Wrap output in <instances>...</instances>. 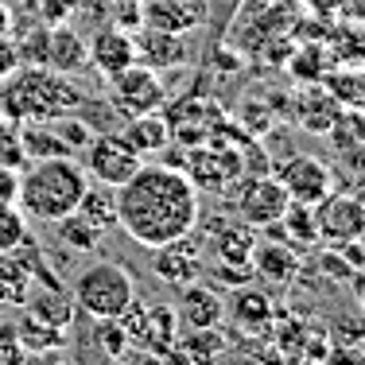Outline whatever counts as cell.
<instances>
[{
  "label": "cell",
  "instance_id": "cell-1",
  "mask_svg": "<svg viewBox=\"0 0 365 365\" xmlns=\"http://www.w3.org/2000/svg\"><path fill=\"white\" fill-rule=\"evenodd\" d=\"M202 206L187 171L168 163H140L128 182L117 187V225L140 249H160L198 230Z\"/></svg>",
  "mask_w": 365,
  "mask_h": 365
},
{
  "label": "cell",
  "instance_id": "cell-2",
  "mask_svg": "<svg viewBox=\"0 0 365 365\" xmlns=\"http://www.w3.org/2000/svg\"><path fill=\"white\" fill-rule=\"evenodd\" d=\"M86 187H90V175L86 168H78L74 155H55V160H31L20 175V210L28 214L31 222H51L78 210Z\"/></svg>",
  "mask_w": 365,
  "mask_h": 365
},
{
  "label": "cell",
  "instance_id": "cell-3",
  "mask_svg": "<svg viewBox=\"0 0 365 365\" xmlns=\"http://www.w3.org/2000/svg\"><path fill=\"white\" fill-rule=\"evenodd\" d=\"M78 106H82L78 86L47 66H20L4 82V101H0L8 120H55L78 113Z\"/></svg>",
  "mask_w": 365,
  "mask_h": 365
},
{
  "label": "cell",
  "instance_id": "cell-4",
  "mask_svg": "<svg viewBox=\"0 0 365 365\" xmlns=\"http://www.w3.org/2000/svg\"><path fill=\"white\" fill-rule=\"evenodd\" d=\"M71 299L90 319H117L136 299V280L117 260H98L78 272V280L71 284Z\"/></svg>",
  "mask_w": 365,
  "mask_h": 365
},
{
  "label": "cell",
  "instance_id": "cell-5",
  "mask_svg": "<svg viewBox=\"0 0 365 365\" xmlns=\"http://www.w3.org/2000/svg\"><path fill=\"white\" fill-rule=\"evenodd\" d=\"M82 152H86V175L98 179V187H109V190L128 182L144 163V155L120 133H93V140Z\"/></svg>",
  "mask_w": 365,
  "mask_h": 365
},
{
  "label": "cell",
  "instance_id": "cell-6",
  "mask_svg": "<svg viewBox=\"0 0 365 365\" xmlns=\"http://www.w3.org/2000/svg\"><path fill=\"white\" fill-rule=\"evenodd\" d=\"M109 86H113V101L125 113H133V117H140V113H160L168 106L160 71H152V66H144V63H133L120 74H113Z\"/></svg>",
  "mask_w": 365,
  "mask_h": 365
},
{
  "label": "cell",
  "instance_id": "cell-7",
  "mask_svg": "<svg viewBox=\"0 0 365 365\" xmlns=\"http://www.w3.org/2000/svg\"><path fill=\"white\" fill-rule=\"evenodd\" d=\"M315 230H319V241H327V245H346V241L365 237V206H361V198L334 195V190H330L327 198L315 202Z\"/></svg>",
  "mask_w": 365,
  "mask_h": 365
},
{
  "label": "cell",
  "instance_id": "cell-8",
  "mask_svg": "<svg viewBox=\"0 0 365 365\" xmlns=\"http://www.w3.org/2000/svg\"><path fill=\"white\" fill-rule=\"evenodd\" d=\"M288 190H284V182L276 175H253L241 187L237 195V214L245 225H253V230H264V225H276L280 222V214L288 210Z\"/></svg>",
  "mask_w": 365,
  "mask_h": 365
},
{
  "label": "cell",
  "instance_id": "cell-9",
  "mask_svg": "<svg viewBox=\"0 0 365 365\" xmlns=\"http://www.w3.org/2000/svg\"><path fill=\"white\" fill-rule=\"evenodd\" d=\"M276 179L284 182L292 202H307V206H315L319 198H327L334 190V171L323 160H315V155H292V160H284Z\"/></svg>",
  "mask_w": 365,
  "mask_h": 365
},
{
  "label": "cell",
  "instance_id": "cell-10",
  "mask_svg": "<svg viewBox=\"0 0 365 365\" xmlns=\"http://www.w3.org/2000/svg\"><path fill=\"white\" fill-rule=\"evenodd\" d=\"M152 272L160 276L163 284H171V288L195 284L198 276H202V241H198L195 233H187V237H179V241H168V245L152 249Z\"/></svg>",
  "mask_w": 365,
  "mask_h": 365
},
{
  "label": "cell",
  "instance_id": "cell-11",
  "mask_svg": "<svg viewBox=\"0 0 365 365\" xmlns=\"http://www.w3.org/2000/svg\"><path fill=\"white\" fill-rule=\"evenodd\" d=\"M144 8V28H160V31H187L202 28L210 20V4L206 0H140Z\"/></svg>",
  "mask_w": 365,
  "mask_h": 365
},
{
  "label": "cell",
  "instance_id": "cell-12",
  "mask_svg": "<svg viewBox=\"0 0 365 365\" xmlns=\"http://www.w3.org/2000/svg\"><path fill=\"white\" fill-rule=\"evenodd\" d=\"M133 47H136V63L152 66V71H171V66H182L190 58L187 36L160 28H140V39H133Z\"/></svg>",
  "mask_w": 365,
  "mask_h": 365
},
{
  "label": "cell",
  "instance_id": "cell-13",
  "mask_svg": "<svg viewBox=\"0 0 365 365\" xmlns=\"http://www.w3.org/2000/svg\"><path fill=\"white\" fill-rule=\"evenodd\" d=\"M175 319L187 330H210L225 319V303L214 288H206V284L195 280V284L182 288V299L175 303Z\"/></svg>",
  "mask_w": 365,
  "mask_h": 365
},
{
  "label": "cell",
  "instance_id": "cell-14",
  "mask_svg": "<svg viewBox=\"0 0 365 365\" xmlns=\"http://www.w3.org/2000/svg\"><path fill=\"white\" fill-rule=\"evenodd\" d=\"M90 63L98 66L106 78L113 74H120L125 66H133L136 63V47H133V36H128L125 28H101L98 36H93L90 43Z\"/></svg>",
  "mask_w": 365,
  "mask_h": 365
},
{
  "label": "cell",
  "instance_id": "cell-15",
  "mask_svg": "<svg viewBox=\"0 0 365 365\" xmlns=\"http://www.w3.org/2000/svg\"><path fill=\"white\" fill-rule=\"evenodd\" d=\"M249 264H253V276L276 284V288H284V284H292L295 276H299V257H295V249L280 245V241H257L253 253H249Z\"/></svg>",
  "mask_w": 365,
  "mask_h": 365
},
{
  "label": "cell",
  "instance_id": "cell-16",
  "mask_svg": "<svg viewBox=\"0 0 365 365\" xmlns=\"http://www.w3.org/2000/svg\"><path fill=\"white\" fill-rule=\"evenodd\" d=\"M86 63H90V47H86V39L78 31L55 28L47 36V58H43V66H51L55 74H74Z\"/></svg>",
  "mask_w": 365,
  "mask_h": 365
},
{
  "label": "cell",
  "instance_id": "cell-17",
  "mask_svg": "<svg viewBox=\"0 0 365 365\" xmlns=\"http://www.w3.org/2000/svg\"><path fill=\"white\" fill-rule=\"evenodd\" d=\"M28 315L36 319V323H43V327L66 330V327L74 323L78 307H74V299L63 288H47V292H39V295H28Z\"/></svg>",
  "mask_w": 365,
  "mask_h": 365
},
{
  "label": "cell",
  "instance_id": "cell-18",
  "mask_svg": "<svg viewBox=\"0 0 365 365\" xmlns=\"http://www.w3.org/2000/svg\"><path fill=\"white\" fill-rule=\"evenodd\" d=\"M253 245H257V237H253V225H245V222H218L214 225V237H210V249H214V257L218 260H249V253H253Z\"/></svg>",
  "mask_w": 365,
  "mask_h": 365
},
{
  "label": "cell",
  "instance_id": "cell-19",
  "mask_svg": "<svg viewBox=\"0 0 365 365\" xmlns=\"http://www.w3.org/2000/svg\"><path fill=\"white\" fill-rule=\"evenodd\" d=\"M31 284H36V276L20 253H0V303H12V307L28 303Z\"/></svg>",
  "mask_w": 365,
  "mask_h": 365
},
{
  "label": "cell",
  "instance_id": "cell-20",
  "mask_svg": "<svg viewBox=\"0 0 365 365\" xmlns=\"http://www.w3.org/2000/svg\"><path fill=\"white\" fill-rule=\"evenodd\" d=\"M120 136H125V140L133 144L140 155H148V152H163V148L171 144L168 120L155 117V113H140V117H133V120H128V128H125Z\"/></svg>",
  "mask_w": 365,
  "mask_h": 365
},
{
  "label": "cell",
  "instance_id": "cell-21",
  "mask_svg": "<svg viewBox=\"0 0 365 365\" xmlns=\"http://www.w3.org/2000/svg\"><path fill=\"white\" fill-rule=\"evenodd\" d=\"M20 148L28 160H55V155H74L71 148L58 140L55 125H47V120H28V125L20 128Z\"/></svg>",
  "mask_w": 365,
  "mask_h": 365
},
{
  "label": "cell",
  "instance_id": "cell-22",
  "mask_svg": "<svg viewBox=\"0 0 365 365\" xmlns=\"http://www.w3.org/2000/svg\"><path fill=\"white\" fill-rule=\"evenodd\" d=\"M284 233H288V245L292 249H307V245H319V230H315V206L307 202H288V210L280 214Z\"/></svg>",
  "mask_w": 365,
  "mask_h": 365
},
{
  "label": "cell",
  "instance_id": "cell-23",
  "mask_svg": "<svg viewBox=\"0 0 365 365\" xmlns=\"http://www.w3.org/2000/svg\"><path fill=\"white\" fill-rule=\"evenodd\" d=\"M16 342H20V350H28V354H47V350H63L66 346V330H58V327H43L36 323V319H24V323H16Z\"/></svg>",
  "mask_w": 365,
  "mask_h": 365
},
{
  "label": "cell",
  "instance_id": "cell-24",
  "mask_svg": "<svg viewBox=\"0 0 365 365\" xmlns=\"http://www.w3.org/2000/svg\"><path fill=\"white\" fill-rule=\"evenodd\" d=\"M78 214L90 225H98L101 233H109L117 225V195H109V187H86L82 202H78Z\"/></svg>",
  "mask_w": 365,
  "mask_h": 365
},
{
  "label": "cell",
  "instance_id": "cell-25",
  "mask_svg": "<svg viewBox=\"0 0 365 365\" xmlns=\"http://www.w3.org/2000/svg\"><path fill=\"white\" fill-rule=\"evenodd\" d=\"M55 230H58V237H63V245L78 249V253H93V249L101 245V237H106V233H101L98 225H90L78 210H74V214H66V218H58V222H55Z\"/></svg>",
  "mask_w": 365,
  "mask_h": 365
},
{
  "label": "cell",
  "instance_id": "cell-26",
  "mask_svg": "<svg viewBox=\"0 0 365 365\" xmlns=\"http://www.w3.org/2000/svg\"><path fill=\"white\" fill-rule=\"evenodd\" d=\"M31 237V218L20 210V202H0V253H16Z\"/></svg>",
  "mask_w": 365,
  "mask_h": 365
},
{
  "label": "cell",
  "instance_id": "cell-27",
  "mask_svg": "<svg viewBox=\"0 0 365 365\" xmlns=\"http://www.w3.org/2000/svg\"><path fill=\"white\" fill-rule=\"evenodd\" d=\"M233 319H237L245 330H268V319H272V307H268V299L264 295H257V292H249V284L241 288L237 295H233Z\"/></svg>",
  "mask_w": 365,
  "mask_h": 365
},
{
  "label": "cell",
  "instance_id": "cell-28",
  "mask_svg": "<svg viewBox=\"0 0 365 365\" xmlns=\"http://www.w3.org/2000/svg\"><path fill=\"white\" fill-rule=\"evenodd\" d=\"M93 323H98V327H93V346L106 354V361L109 358H125L128 346H133V342H128V334H125V327H120L117 319H93Z\"/></svg>",
  "mask_w": 365,
  "mask_h": 365
},
{
  "label": "cell",
  "instance_id": "cell-29",
  "mask_svg": "<svg viewBox=\"0 0 365 365\" xmlns=\"http://www.w3.org/2000/svg\"><path fill=\"white\" fill-rule=\"evenodd\" d=\"M51 125H55L58 140H63L66 148H71V152H78V148H86V144L93 140V128L86 125V120H78L74 113H66V117H55Z\"/></svg>",
  "mask_w": 365,
  "mask_h": 365
},
{
  "label": "cell",
  "instance_id": "cell-30",
  "mask_svg": "<svg viewBox=\"0 0 365 365\" xmlns=\"http://www.w3.org/2000/svg\"><path fill=\"white\" fill-rule=\"evenodd\" d=\"M24 148H20V128L16 120L0 117V168H24Z\"/></svg>",
  "mask_w": 365,
  "mask_h": 365
},
{
  "label": "cell",
  "instance_id": "cell-31",
  "mask_svg": "<svg viewBox=\"0 0 365 365\" xmlns=\"http://www.w3.org/2000/svg\"><path fill=\"white\" fill-rule=\"evenodd\" d=\"M330 136L338 140V148H354V136H358V148H365V117L361 113H338Z\"/></svg>",
  "mask_w": 365,
  "mask_h": 365
},
{
  "label": "cell",
  "instance_id": "cell-32",
  "mask_svg": "<svg viewBox=\"0 0 365 365\" xmlns=\"http://www.w3.org/2000/svg\"><path fill=\"white\" fill-rule=\"evenodd\" d=\"M319 264H323V276H330V280H338V284H350L354 276H358V268L342 257V249H338V245L330 249V253L319 257Z\"/></svg>",
  "mask_w": 365,
  "mask_h": 365
},
{
  "label": "cell",
  "instance_id": "cell-33",
  "mask_svg": "<svg viewBox=\"0 0 365 365\" xmlns=\"http://www.w3.org/2000/svg\"><path fill=\"white\" fill-rule=\"evenodd\" d=\"M20 66V47L12 43V36H0V82H8Z\"/></svg>",
  "mask_w": 365,
  "mask_h": 365
},
{
  "label": "cell",
  "instance_id": "cell-34",
  "mask_svg": "<svg viewBox=\"0 0 365 365\" xmlns=\"http://www.w3.org/2000/svg\"><path fill=\"white\" fill-rule=\"evenodd\" d=\"M16 195H20V175H16V168H0V202H16Z\"/></svg>",
  "mask_w": 365,
  "mask_h": 365
},
{
  "label": "cell",
  "instance_id": "cell-35",
  "mask_svg": "<svg viewBox=\"0 0 365 365\" xmlns=\"http://www.w3.org/2000/svg\"><path fill=\"white\" fill-rule=\"evenodd\" d=\"M303 4H307L319 20H334V16H342V0H303Z\"/></svg>",
  "mask_w": 365,
  "mask_h": 365
},
{
  "label": "cell",
  "instance_id": "cell-36",
  "mask_svg": "<svg viewBox=\"0 0 365 365\" xmlns=\"http://www.w3.org/2000/svg\"><path fill=\"white\" fill-rule=\"evenodd\" d=\"M342 16L354 24H365V0H342Z\"/></svg>",
  "mask_w": 365,
  "mask_h": 365
},
{
  "label": "cell",
  "instance_id": "cell-37",
  "mask_svg": "<svg viewBox=\"0 0 365 365\" xmlns=\"http://www.w3.org/2000/svg\"><path fill=\"white\" fill-rule=\"evenodd\" d=\"M0 36H12V12L0 4Z\"/></svg>",
  "mask_w": 365,
  "mask_h": 365
},
{
  "label": "cell",
  "instance_id": "cell-38",
  "mask_svg": "<svg viewBox=\"0 0 365 365\" xmlns=\"http://www.w3.org/2000/svg\"><path fill=\"white\" fill-rule=\"evenodd\" d=\"M39 358H43L39 365H71V361H63V358H58V354H55V350H47V354H39Z\"/></svg>",
  "mask_w": 365,
  "mask_h": 365
},
{
  "label": "cell",
  "instance_id": "cell-39",
  "mask_svg": "<svg viewBox=\"0 0 365 365\" xmlns=\"http://www.w3.org/2000/svg\"><path fill=\"white\" fill-rule=\"evenodd\" d=\"M106 365H128V361H125V358H109Z\"/></svg>",
  "mask_w": 365,
  "mask_h": 365
}]
</instances>
